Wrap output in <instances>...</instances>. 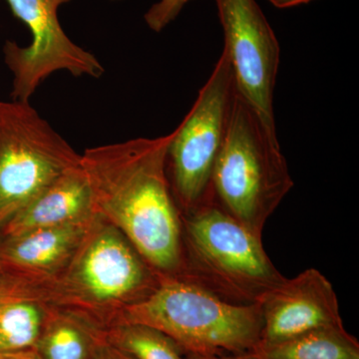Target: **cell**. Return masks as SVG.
I'll list each match as a JSON object with an SVG mask.
<instances>
[{"label": "cell", "mask_w": 359, "mask_h": 359, "mask_svg": "<svg viewBox=\"0 0 359 359\" xmlns=\"http://www.w3.org/2000/svg\"><path fill=\"white\" fill-rule=\"evenodd\" d=\"M80 161L29 101H0V229Z\"/></svg>", "instance_id": "5b68a950"}, {"label": "cell", "mask_w": 359, "mask_h": 359, "mask_svg": "<svg viewBox=\"0 0 359 359\" xmlns=\"http://www.w3.org/2000/svg\"><path fill=\"white\" fill-rule=\"evenodd\" d=\"M69 1L7 0L14 15L32 34L27 46L11 40L4 46V62L13 76V100L29 101L39 85L57 71L76 77L102 76L105 70L98 58L74 43L59 22L58 9Z\"/></svg>", "instance_id": "52a82bcc"}, {"label": "cell", "mask_w": 359, "mask_h": 359, "mask_svg": "<svg viewBox=\"0 0 359 359\" xmlns=\"http://www.w3.org/2000/svg\"><path fill=\"white\" fill-rule=\"evenodd\" d=\"M98 217V216H97ZM92 222L70 271V283L88 301L133 304L150 294L161 278L114 226Z\"/></svg>", "instance_id": "9c48e42d"}, {"label": "cell", "mask_w": 359, "mask_h": 359, "mask_svg": "<svg viewBox=\"0 0 359 359\" xmlns=\"http://www.w3.org/2000/svg\"><path fill=\"white\" fill-rule=\"evenodd\" d=\"M97 334L67 318L48 320L34 351L42 359H90Z\"/></svg>", "instance_id": "9a60e30c"}, {"label": "cell", "mask_w": 359, "mask_h": 359, "mask_svg": "<svg viewBox=\"0 0 359 359\" xmlns=\"http://www.w3.org/2000/svg\"><path fill=\"white\" fill-rule=\"evenodd\" d=\"M182 273L222 301L259 304L285 280L257 237L214 203L181 214Z\"/></svg>", "instance_id": "7a4b0ae2"}, {"label": "cell", "mask_w": 359, "mask_h": 359, "mask_svg": "<svg viewBox=\"0 0 359 359\" xmlns=\"http://www.w3.org/2000/svg\"><path fill=\"white\" fill-rule=\"evenodd\" d=\"M189 359H264V356L257 351H250V353L231 354V355L224 356H200L189 355Z\"/></svg>", "instance_id": "ac0fdd59"}, {"label": "cell", "mask_w": 359, "mask_h": 359, "mask_svg": "<svg viewBox=\"0 0 359 359\" xmlns=\"http://www.w3.org/2000/svg\"><path fill=\"white\" fill-rule=\"evenodd\" d=\"M236 88L273 137L280 44L256 0H215Z\"/></svg>", "instance_id": "ba28073f"}, {"label": "cell", "mask_w": 359, "mask_h": 359, "mask_svg": "<svg viewBox=\"0 0 359 359\" xmlns=\"http://www.w3.org/2000/svg\"><path fill=\"white\" fill-rule=\"evenodd\" d=\"M90 359H131L117 347L111 344L105 337L97 334Z\"/></svg>", "instance_id": "e0dca14e"}, {"label": "cell", "mask_w": 359, "mask_h": 359, "mask_svg": "<svg viewBox=\"0 0 359 359\" xmlns=\"http://www.w3.org/2000/svg\"><path fill=\"white\" fill-rule=\"evenodd\" d=\"M95 218L82 223L37 229L20 235L2 236L0 266L13 273L57 269L74 257Z\"/></svg>", "instance_id": "7c38bea8"}, {"label": "cell", "mask_w": 359, "mask_h": 359, "mask_svg": "<svg viewBox=\"0 0 359 359\" xmlns=\"http://www.w3.org/2000/svg\"><path fill=\"white\" fill-rule=\"evenodd\" d=\"M104 337L131 359H189L190 355L164 332L140 323H118Z\"/></svg>", "instance_id": "5bb4252c"}, {"label": "cell", "mask_w": 359, "mask_h": 359, "mask_svg": "<svg viewBox=\"0 0 359 359\" xmlns=\"http://www.w3.org/2000/svg\"><path fill=\"white\" fill-rule=\"evenodd\" d=\"M259 304L263 330L259 346L280 344L316 328L344 323L334 285L316 269L285 278L264 295Z\"/></svg>", "instance_id": "30bf717a"}, {"label": "cell", "mask_w": 359, "mask_h": 359, "mask_svg": "<svg viewBox=\"0 0 359 359\" xmlns=\"http://www.w3.org/2000/svg\"><path fill=\"white\" fill-rule=\"evenodd\" d=\"M81 162V161H80ZM93 195L81 165L65 172L44 189L1 229L2 236H16L49 226L91 221Z\"/></svg>", "instance_id": "8fae6325"}, {"label": "cell", "mask_w": 359, "mask_h": 359, "mask_svg": "<svg viewBox=\"0 0 359 359\" xmlns=\"http://www.w3.org/2000/svg\"><path fill=\"white\" fill-rule=\"evenodd\" d=\"M273 6L278 8H287V7H292L299 6V4H308V2L313 1V0H269Z\"/></svg>", "instance_id": "ffe728a7"}, {"label": "cell", "mask_w": 359, "mask_h": 359, "mask_svg": "<svg viewBox=\"0 0 359 359\" xmlns=\"http://www.w3.org/2000/svg\"><path fill=\"white\" fill-rule=\"evenodd\" d=\"M118 323L154 327L192 355L224 356L256 351L263 313L259 302L229 304L186 280L161 278L147 297L123 306Z\"/></svg>", "instance_id": "277c9868"}, {"label": "cell", "mask_w": 359, "mask_h": 359, "mask_svg": "<svg viewBox=\"0 0 359 359\" xmlns=\"http://www.w3.org/2000/svg\"><path fill=\"white\" fill-rule=\"evenodd\" d=\"M191 0H159L145 13L146 25L153 32H160L173 22Z\"/></svg>", "instance_id": "2e32d148"}, {"label": "cell", "mask_w": 359, "mask_h": 359, "mask_svg": "<svg viewBox=\"0 0 359 359\" xmlns=\"http://www.w3.org/2000/svg\"><path fill=\"white\" fill-rule=\"evenodd\" d=\"M256 351L264 359H359L358 340L344 323L316 328Z\"/></svg>", "instance_id": "4fadbf2b"}, {"label": "cell", "mask_w": 359, "mask_h": 359, "mask_svg": "<svg viewBox=\"0 0 359 359\" xmlns=\"http://www.w3.org/2000/svg\"><path fill=\"white\" fill-rule=\"evenodd\" d=\"M236 92L230 60L223 51L193 107L172 132L167 175L181 214L212 203V176L228 127Z\"/></svg>", "instance_id": "8992f818"}, {"label": "cell", "mask_w": 359, "mask_h": 359, "mask_svg": "<svg viewBox=\"0 0 359 359\" xmlns=\"http://www.w3.org/2000/svg\"><path fill=\"white\" fill-rule=\"evenodd\" d=\"M294 187L278 137L238 93L212 176V202L250 233L264 226Z\"/></svg>", "instance_id": "3957f363"}, {"label": "cell", "mask_w": 359, "mask_h": 359, "mask_svg": "<svg viewBox=\"0 0 359 359\" xmlns=\"http://www.w3.org/2000/svg\"><path fill=\"white\" fill-rule=\"evenodd\" d=\"M0 359H42L34 349L18 353H0Z\"/></svg>", "instance_id": "d6986e66"}, {"label": "cell", "mask_w": 359, "mask_h": 359, "mask_svg": "<svg viewBox=\"0 0 359 359\" xmlns=\"http://www.w3.org/2000/svg\"><path fill=\"white\" fill-rule=\"evenodd\" d=\"M172 134L85 150L95 212L118 229L161 278L182 273V219L167 175Z\"/></svg>", "instance_id": "6da1fadb"}]
</instances>
